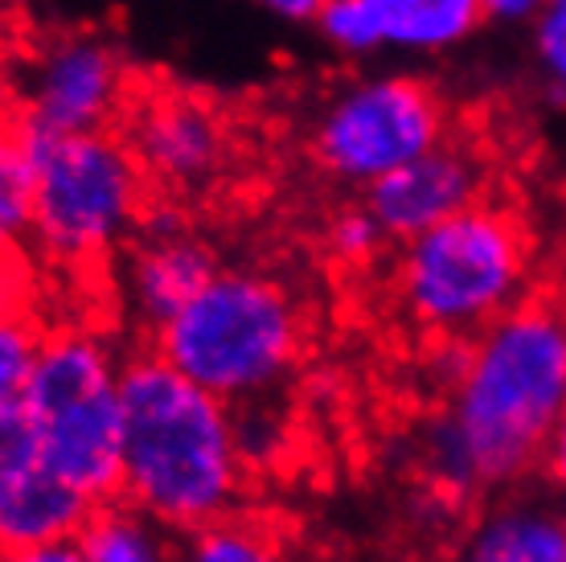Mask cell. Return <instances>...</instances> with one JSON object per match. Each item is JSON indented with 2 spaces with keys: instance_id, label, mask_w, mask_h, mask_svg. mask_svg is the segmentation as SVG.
Wrapping results in <instances>:
<instances>
[{
  "instance_id": "obj_6",
  "label": "cell",
  "mask_w": 566,
  "mask_h": 562,
  "mask_svg": "<svg viewBox=\"0 0 566 562\" xmlns=\"http://www.w3.org/2000/svg\"><path fill=\"white\" fill-rule=\"evenodd\" d=\"M29 136L33 160V239L62 268H95L136 230L153 201L148 177L128 140L103 132Z\"/></svg>"
},
{
  "instance_id": "obj_4",
  "label": "cell",
  "mask_w": 566,
  "mask_h": 562,
  "mask_svg": "<svg viewBox=\"0 0 566 562\" xmlns=\"http://www.w3.org/2000/svg\"><path fill=\"white\" fill-rule=\"evenodd\" d=\"M153 353L227 403L280 386L304 353L292 292L259 271H213L185 309L153 329Z\"/></svg>"
},
{
  "instance_id": "obj_16",
  "label": "cell",
  "mask_w": 566,
  "mask_h": 562,
  "mask_svg": "<svg viewBox=\"0 0 566 562\" xmlns=\"http://www.w3.org/2000/svg\"><path fill=\"white\" fill-rule=\"evenodd\" d=\"M33 235V160L25 115L13 91L0 95V247H25Z\"/></svg>"
},
{
  "instance_id": "obj_10",
  "label": "cell",
  "mask_w": 566,
  "mask_h": 562,
  "mask_svg": "<svg viewBox=\"0 0 566 562\" xmlns=\"http://www.w3.org/2000/svg\"><path fill=\"white\" fill-rule=\"evenodd\" d=\"M493 177L496 156L489 119H468L464 127H455L452 119L443 140L366 185V210L378 218L386 239L407 242L448 214L489 197Z\"/></svg>"
},
{
  "instance_id": "obj_19",
  "label": "cell",
  "mask_w": 566,
  "mask_h": 562,
  "mask_svg": "<svg viewBox=\"0 0 566 562\" xmlns=\"http://www.w3.org/2000/svg\"><path fill=\"white\" fill-rule=\"evenodd\" d=\"M38 275L25 247H0V329L33 316Z\"/></svg>"
},
{
  "instance_id": "obj_23",
  "label": "cell",
  "mask_w": 566,
  "mask_h": 562,
  "mask_svg": "<svg viewBox=\"0 0 566 562\" xmlns=\"http://www.w3.org/2000/svg\"><path fill=\"white\" fill-rule=\"evenodd\" d=\"M538 50L554 79L566 83V0H546V17L538 29Z\"/></svg>"
},
{
  "instance_id": "obj_1",
  "label": "cell",
  "mask_w": 566,
  "mask_h": 562,
  "mask_svg": "<svg viewBox=\"0 0 566 562\" xmlns=\"http://www.w3.org/2000/svg\"><path fill=\"white\" fill-rule=\"evenodd\" d=\"M566 410V292H525L460 341L427 460L448 492L505 489L542 465Z\"/></svg>"
},
{
  "instance_id": "obj_11",
  "label": "cell",
  "mask_w": 566,
  "mask_h": 562,
  "mask_svg": "<svg viewBox=\"0 0 566 562\" xmlns=\"http://www.w3.org/2000/svg\"><path fill=\"white\" fill-rule=\"evenodd\" d=\"M140 242L132 251V304L144 316L148 329L165 324L177 309H185L193 295L210 283L213 254L198 239L177 230V218L169 214V201L153 197L140 218Z\"/></svg>"
},
{
  "instance_id": "obj_17",
  "label": "cell",
  "mask_w": 566,
  "mask_h": 562,
  "mask_svg": "<svg viewBox=\"0 0 566 562\" xmlns=\"http://www.w3.org/2000/svg\"><path fill=\"white\" fill-rule=\"evenodd\" d=\"M177 562H300L292 550L283 547L280 538L255 525V521H242L239 513L201 525L193 534H185L181 559Z\"/></svg>"
},
{
  "instance_id": "obj_14",
  "label": "cell",
  "mask_w": 566,
  "mask_h": 562,
  "mask_svg": "<svg viewBox=\"0 0 566 562\" xmlns=\"http://www.w3.org/2000/svg\"><path fill=\"white\" fill-rule=\"evenodd\" d=\"M83 562H177L181 547H172V530L148 518L132 501L115 497L91 509L83 530L74 534Z\"/></svg>"
},
{
  "instance_id": "obj_12",
  "label": "cell",
  "mask_w": 566,
  "mask_h": 562,
  "mask_svg": "<svg viewBox=\"0 0 566 562\" xmlns=\"http://www.w3.org/2000/svg\"><path fill=\"white\" fill-rule=\"evenodd\" d=\"M455 562H566V506L517 497L468 530Z\"/></svg>"
},
{
  "instance_id": "obj_8",
  "label": "cell",
  "mask_w": 566,
  "mask_h": 562,
  "mask_svg": "<svg viewBox=\"0 0 566 562\" xmlns=\"http://www.w3.org/2000/svg\"><path fill=\"white\" fill-rule=\"evenodd\" d=\"M452 127V107L427 79H378L340 95L312 127V165L345 185H369L415 160Z\"/></svg>"
},
{
  "instance_id": "obj_27",
  "label": "cell",
  "mask_w": 566,
  "mask_h": 562,
  "mask_svg": "<svg viewBox=\"0 0 566 562\" xmlns=\"http://www.w3.org/2000/svg\"><path fill=\"white\" fill-rule=\"evenodd\" d=\"M271 9H280L283 17H316L325 9V0H268Z\"/></svg>"
},
{
  "instance_id": "obj_13",
  "label": "cell",
  "mask_w": 566,
  "mask_h": 562,
  "mask_svg": "<svg viewBox=\"0 0 566 562\" xmlns=\"http://www.w3.org/2000/svg\"><path fill=\"white\" fill-rule=\"evenodd\" d=\"M91 509L95 501H86L74 485H66L38 460L0 506V554L74 542L83 521L91 518Z\"/></svg>"
},
{
  "instance_id": "obj_5",
  "label": "cell",
  "mask_w": 566,
  "mask_h": 562,
  "mask_svg": "<svg viewBox=\"0 0 566 562\" xmlns=\"http://www.w3.org/2000/svg\"><path fill=\"white\" fill-rule=\"evenodd\" d=\"M21 407L38 460L50 472L95 506L119 497L124 366L99 333L57 329L38 337L21 382Z\"/></svg>"
},
{
  "instance_id": "obj_24",
  "label": "cell",
  "mask_w": 566,
  "mask_h": 562,
  "mask_svg": "<svg viewBox=\"0 0 566 562\" xmlns=\"http://www.w3.org/2000/svg\"><path fill=\"white\" fill-rule=\"evenodd\" d=\"M542 472H546V480L554 485V492L566 501V410L563 419L554 423L551 439H546V451H542Z\"/></svg>"
},
{
  "instance_id": "obj_7",
  "label": "cell",
  "mask_w": 566,
  "mask_h": 562,
  "mask_svg": "<svg viewBox=\"0 0 566 562\" xmlns=\"http://www.w3.org/2000/svg\"><path fill=\"white\" fill-rule=\"evenodd\" d=\"M115 132L128 140L160 201L210 194L239 165L242 119L234 107L165 71H132Z\"/></svg>"
},
{
  "instance_id": "obj_26",
  "label": "cell",
  "mask_w": 566,
  "mask_h": 562,
  "mask_svg": "<svg viewBox=\"0 0 566 562\" xmlns=\"http://www.w3.org/2000/svg\"><path fill=\"white\" fill-rule=\"evenodd\" d=\"M484 17H525L534 13L542 0H481Z\"/></svg>"
},
{
  "instance_id": "obj_15",
  "label": "cell",
  "mask_w": 566,
  "mask_h": 562,
  "mask_svg": "<svg viewBox=\"0 0 566 562\" xmlns=\"http://www.w3.org/2000/svg\"><path fill=\"white\" fill-rule=\"evenodd\" d=\"M361 9L374 45H448L484 21L481 0H361Z\"/></svg>"
},
{
  "instance_id": "obj_22",
  "label": "cell",
  "mask_w": 566,
  "mask_h": 562,
  "mask_svg": "<svg viewBox=\"0 0 566 562\" xmlns=\"http://www.w3.org/2000/svg\"><path fill=\"white\" fill-rule=\"evenodd\" d=\"M29 38H33V25H29L21 0H0V95L9 91V74H13Z\"/></svg>"
},
{
  "instance_id": "obj_20",
  "label": "cell",
  "mask_w": 566,
  "mask_h": 562,
  "mask_svg": "<svg viewBox=\"0 0 566 562\" xmlns=\"http://www.w3.org/2000/svg\"><path fill=\"white\" fill-rule=\"evenodd\" d=\"M382 242H386V230L378 226V218L366 206L337 214V222L328 226V247L345 263H369L374 254L382 251Z\"/></svg>"
},
{
  "instance_id": "obj_2",
  "label": "cell",
  "mask_w": 566,
  "mask_h": 562,
  "mask_svg": "<svg viewBox=\"0 0 566 562\" xmlns=\"http://www.w3.org/2000/svg\"><path fill=\"white\" fill-rule=\"evenodd\" d=\"M242 489L247 451L227 398L156 353L124 362L119 497L172 534H193L230 518Z\"/></svg>"
},
{
  "instance_id": "obj_25",
  "label": "cell",
  "mask_w": 566,
  "mask_h": 562,
  "mask_svg": "<svg viewBox=\"0 0 566 562\" xmlns=\"http://www.w3.org/2000/svg\"><path fill=\"white\" fill-rule=\"evenodd\" d=\"M0 562H83L74 542H54V547H33V550H13Z\"/></svg>"
},
{
  "instance_id": "obj_9",
  "label": "cell",
  "mask_w": 566,
  "mask_h": 562,
  "mask_svg": "<svg viewBox=\"0 0 566 562\" xmlns=\"http://www.w3.org/2000/svg\"><path fill=\"white\" fill-rule=\"evenodd\" d=\"M132 71L136 66L103 29H54L29 38L9 74V91L33 132H103L115 127Z\"/></svg>"
},
{
  "instance_id": "obj_18",
  "label": "cell",
  "mask_w": 566,
  "mask_h": 562,
  "mask_svg": "<svg viewBox=\"0 0 566 562\" xmlns=\"http://www.w3.org/2000/svg\"><path fill=\"white\" fill-rule=\"evenodd\" d=\"M33 465H38V448H33V431H29L21 394L0 398V506Z\"/></svg>"
},
{
  "instance_id": "obj_21",
  "label": "cell",
  "mask_w": 566,
  "mask_h": 562,
  "mask_svg": "<svg viewBox=\"0 0 566 562\" xmlns=\"http://www.w3.org/2000/svg\"><path fill=\"white\" fill-rule=\"evenodd\" d=\"M33 350H38V329L29 321L0 329V398H17L21 394L25 370L33 362Z\"/></svg>"
},
{
  "instance_id": "obj_3",
  "label": "cell",
  "mask_w": 566,
  "mask_h": 562,
  "mask_svg": "<svg viewBox=\"0 0 566 562\" xmlns=\"http://www.w3.org/2000/svg\"><path fill=\"white\" fill-rule=\"evenodd\" d=\"M534 275V230L510 197H481L402 242L395 292L423 333L468 341L510 312Z\"/></svg>"
}]
</instances>
